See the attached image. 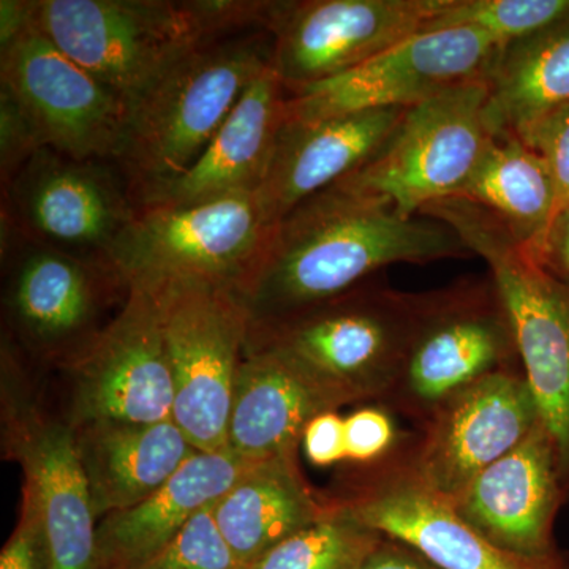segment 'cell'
<instances>
[{
    "label": "cell",
    "mask_w": 569,
    "mask_h": 569,
    "mask_svg": "<svg viewBox=\"0 0 569 569\" xmlns=\"http://www.w3.org/2000/svg\"><path fill=\"white\" fill-rule=\"evenodd\" d=\"M468 254L448 224L329 187L272 224L239 295L252 323H264L332 301L387 266Z\"/></svg>",
    "instance_id": "1"
},
{
    "label": "cell",
    "mask_w": 569,
    "mask_h": 569,
    "mask_svg": "<svg viewBox=\"0 0 569 569\" xmlns=\"http://www.w3.org/2000/svg\"><path fill=\"white\" fill-rule=\"evenodd\" d=\"M272 36L246 32L208 40L173 63L129 108L114 162L142 190L186 173L271 66Z\"/></svg>",
    "instance_id": "2"
},
{
    "label": "cell",
    "mask_w": 569,
    "mask_h": 569,
    "mask_svg": "<svg viewBox=\"0 0 569 569\" xmlns=\"http://www.w3.org/2000/svg\"><path fill=\"white\" fill-rule=\"evenodd\" d=\"M429 296L361 287L302 312L250 323L246 348L283 356L343 402L396 391Z\"/></svg>",
    "instance_id": "3"
},
{
    "label": "cell",
    "mask_w": 569,
    "mask_h": 569,
    "mask_svg": "<svg viewBox=\"0 0 569 569\" xmlns=\"http://www.w3.org/2000/svg\"><path fill=\"white\" fill-rule=\"evenodd\" d=\"M419 216L448 224L490 271L507 310L519 361L539 419L559 456L569 500V287L549 276L529 247L462 198L427 206Z\"/></svg>",
    "instance_id": "4"
},
{
    "label": "cell",
    "mask_w": 569,
    "mask_h": 569,
    "mask_svg": "<svg viewBox=\"0 0 569 569\" xmlns=\"http://www.w3.org/2000/svg\"><path fill=\"white\" fill-rule=\"evenodd\" d=\"M271 230L257 193L187 206H138L110 263L129 288L153 291L179 280H203L239 293Z\"/></svg>",
    "instance_id": "5"
},
{
    "label": "cell",
    "mask_w": 569,
    "mask_h": 569,
    "mask_svg": "<svg viewBox=\"0 0 569 569\" xmlns=\"http://www.w3.org/2000/svg\"><path fill=\"white\" fill-rule=\"evenodd\" d=\"M488 97V81L468 82L408 108L383 149L332 187L385 201L403 217L458 197L492 140Z\"/></svg>",
    "instance_id": "6"
},
{
    "label": "cell",
    "mask_w": 569,
    "mask_h": 569,
    "mask_svg": "<svg viewBox=\"0 0 569 569\" xmlns=\"http://www.w3.org/2000/svg\"><path fill=\"white\" fill-rule=\"evenodd\" d=\"M149 293L173 365L174 422L197 451H223L252 323L244 299L233 288L203 280H179Z\"/></svg>",
    "instance_id": "7"
},
{
    "label": "cell",
    "mask_w": 569,
    "mask_h": 569,
    "mask_svg": "<svg viewBox=\"0 0 569 569\" xmlns=\"http://www.w3.org/2000/svg\"><path fill=\"white\" fill-rule=\"evenodd\" d=\"M31 22L129 108L208 41L187 2L170 0H31Z\"/></svg>",
    "instance_id": "8"
},
{
    "label": "cell",
    "mask_w": 569,
    "mask_h": 569,
    "mask_svg": "<svg viewBox=\"0 0 569 569\" xmlns=\"http://www.w3.org/2000/svg\"><path fill=\"white\" fill-rule=\"evenodd\" d=\"M137 211L132 183L114 160L50 148L2 187V223L36 244L92 260L110 261Z\"/></svg>",
    "instance_id": "9"
},
{
    "label": "cell",
    "mask_w": 569,
    "mask_h": 569,
    "mask_svg": "<svg viewBox=\"0 0 569 569\" xmlns=\"http://www.w3.org/2000/svg\"><path fill=\"white\" fill-rule=\"evenodd\" d=\"M501 48L470 29L422 31L331 80L287 89V121L411 108L488 81Z\"/></svg>",
    "instance_id": "10"
},
{
    "label": "cell",
    "mask_w": 569,
    "mask_h": 569,
    "mask_svg": "<svg viewBox=\"0 0 569 569\" xmlns=\"http://www.w3.org/2000/svg\"><path fill=\"white\" fill-rule=\"evenodd\" d=\"M0 89L21 104L43 148L81 160L118 157L129 104L32 22L0 48Z\"/></svg>",
    "instance_id": "11"
},
{
    "label": "cell",
    "mask_w": 569,
    "mask_h": 569,
    "mask_svg": "<svg viewBox=\"0 0 569 569\" xmlns=\"http://www.w3.org/2000/svg\"><path fill=\"white\" fill-rule=\"evenodd\" d=\"M70 425L173 419L176 385L156 298L129 288L114 318L69 361Z\"/></svg>",
    "instance_id": "12"
},
{
    "label": "cell",
    "mask_w": 569,
    "mask_h": 569,
    "mask_svg": "<svg viewBox=\"0 0 569 569\" xmlns=\"http://www.w3.org/2000/svg\"><path fill=\"white\" fill-rule=\"evenodd\" d=\"M10 261L7 305L14 331L43 356L80 355L102 332L103 310L129 287L110 261L36 244L2 223Z\"/></svg>",
    "instance_id": "13"
},
{
    "label": "cell",
    "mask_w": 569,
    "mask_h": 569,
    "mask_svg": "<svg viewBox=\"0 0 569 569\" xmlns=\"http://www.w3.org/2000/svg\"><path fill=\"white\" fill-rule=\"evenodd\" d=\"M519 361L507 310L492 280L427 298L396 395L432 415L449 397Z\"/></svg>",
    "instance_id": "14"
},
{
    "label": "cell",
    "mask_w": 569,
    "mask_h": 569,
    "mask_svg": "<svg viewBox=\"0 0 569 569\" xmlns=\"http://www.w3.org/2000/svg\"><path fill=\"white\" fill-rule=\"evenodd\" d=\"M447 0H287L271 67L287 89L331 80L422 32Z\"/></svg>",
    "instance_id": "15"
},
{
    "label": "cell",
    "mask_w": 569,
    "mask_h": 569,
    "mask_svg": "<svg viewBox=\"0 0 569 569\" xmlns=\"http://www.w3.org/2000/svg\"><path fill=\"white\" fill-rule=\"evenodd\" d=\"M429 419L406 466L422 486L449 501L541 425L527 378L515 367L449 397Z\"/></svg>",
    "instance_id": "16"
},
{
    "label": "cell",
    "mask_w": 569,
    "mask_h": 569,
    "mask_svg": "<svg viewBox=\"0 0 569 569\" xmlns=\"http://www.w3.org/2000/svg\"><path fill=\"white\" fill-rule=\"evenodd\" d=\"M7 403V402H6ZM3 443L24 471L50 545L51 569H100L99 519L78 458L73 427L9 396L3 410Z\"/></svg>",
    "instance_id": "17"
},
{
    "label": "cell",
    "mask_w": 569,
    "mask_h": 569,
    "mask_svg": "<svg viewBox=\"0 0 569 569\" xmlns=\"http://www.w3.org/2000/svg\"><path fill=\"white\" fill-rule=\"evenodd\" d=\"M342 503L369 529L402 542L438 569H569L559 552L526 557L498 548L407 466L369 479Z\"/></svg>",
    "instance_id": "18"
},
{
    "label": "cell",
    "mask_w": 569,
    "mask_h": 569,
    "mask_svg": "<svg viewBox=\"0 0 569 569\" xmlns=\"http://www.w3.org/2000/svg\"><path fill=\"white\" fill-rule=\"evenodd\" d=\"M565 501L568 497L559 456L539 425L449 503L498 548L519 556L546 557L557 552L553 526Z\"/></svg>",
    "instance_id": "19"
},
{
    "label": "cell",
    "mask_w": 569,
    "mask_h": 569,
    "mask_svg": "<svg viewBox=\"0 0 569 569\" xmlns=\"http://www.w3.org/2000/svg\"><path fill=\"white\" fill-rule=\"evenodd\" d=\"M408 108L284 121L260 189L266 222L276 224L309 198L353 174L387 144Z\"/></svg>",
    "instance_id": "20"
},
{
    "label": "cell",
    "mask_w": 569,
    "mask_h": 569,
    "mask_svg": "<svg viewBox=\"0 0 569 569\" xmlns=\"http://www.w3.org/2000/svg\"><path fill=\"white\" fill-rule=\"evenodd\" d=\"M287 86L271 66L258 74L186 173L137 194L138 206H187L257 193L287 121Z\"/></svg>",
    "instance_id": "21"
},
{
    "label": "cell",
    "mask_w": 569,
    "mask_h": 569,
    "mask_svg": "<svg viewBox=\"0 0 569 569\" xmlns=\"http://www.w3.org/2000/svg\"><path fill=\"white\" fill-rule=\"evenodd\" d=\"M343 406V399L283 356L246 348L236 378L227 449L250 462L298 458L307 425Z\"/></svg>",
    "instance_id": "22"
},
{
    "label": "cell",
    "mask_w": 569,
    "mask_h": 569,
    "mask_svg": "<svg viewBox=\"0 0 569 569\" xmlns=\"http://www.w3.org/2000/svg\"><path fill=\"white\" fill-rule=\"evenodd\" d=\"M250 463L228 449L194 452L152 496L100 520V569H142L151 563L198 511L234 485Z\"/></svg>",
    "instance_id": "23"
},
{
    "label": "cell",
    "mask_w": 569,
    "mask_h": 569,
    "mask_svg": "<svg viewBox=\"0 0 569 569\" xmlns=\"http://www.w3.org/2000/svg\"><path fill=\"white\" fill-rule=\"evenodd\" d=\"M71 427L99 522L152 496L197 452L174 419L153 425L91 421Z\"/></svg>",
    "instance_id": "24"
},
{
    "label": "cell",
    "mask_w": 569,
    "mask_h": 569,
    "mask_svg": "<svg viewBox=\"0 0 569 569\" xmlns=\"http://www.w3.org/2000/svg\"><path fill=\"white\" fill-rule=\"evenodd\" d=\"M331 507L307 485L298 458H274L250 463L213 503V516L236 556L250 569Z\"/></svg>",
    "instance_id": "25"
},
{
    "label": "cell",
    "mask_w": 569,
    "mask_h": 569,
    "mask_svg": "<svg viewBox=\"0 0 569 569\" xmlns=\"http://www.w3.org/2000/svg\"><path fill=\"white\" fill-rule=\"evenodd\" d=\"M488 123L493 137L522 140L569 104V14L498 54L488 78Z\"/></svg>",
    "instance_id": "26"
},
{
    "label": "cell",
    "mask_w": 569,
    "mask_h": 569,
    "mask_svg": "<svg viewBox=\"0 0 569 569\" xmlns=\"http://www.w3.org/2000/svg\"><path fill=\"white\" fill-rule=\"evenodd\" d=\"M458 198L488 213L527 247L541 238L559 208L548 164L527 142L511 134H492Z\"/></svg>",
    "instance_id": "27"
},
{
    "label": "cell",
    "mask_w": 569,
    "mask_h": 569,
    "mask_svg": "<svg viewBox=\"0 0 569 569\" xmlns=\"http://www.w3.org/2000/svg\"><path fill=\"white\" fill-rule=\"evenodd\" d=\"M383 535L336 501L312 526L284 539L250 569H359Z\"/></svg>",
    "instance_id": "28"
},
{
    "label": "cell",
    "mask_w": 569,
    "mask_h": 569,
    "mask_svg": "<svg viewBox=\"0 0 569 569\" xmlns=\"http://www.w3.org/2000/svg\"><path fill=\"white\" fill-rule=\"evenodd\" d=\"M569 14V0H447L425 31L470 29L503 50Z\"/></svg>",
    "instance_id": "29"
},
{
    "label": "cell",
    "mask_w": 569,
    "mask_h": 569,
    "mask_svg": "<svg viewBox=\"0 0 569 569\" xmlns=\"http://www.w3.org/2000/svg\"><path fill=\"white\" fill-rule=\"evenodd\" d=\"M213 503L198 511L163 552L142 569H249L223 537Z\"/></svg>",
    "instance_id": "30"
},
{
    "label": "cell",
    "mask_w": 569,
    "mask_h": 569,
    "mask_svg": "<svg viewBox=\"0 0 569 569\" xmlns=\"http://www.w3.org/2000/svg\"><path fill=\"white\" fill-rule=\"evenodd\" d=\"M39 133L21 104L0 89V178L2 187L39 152Z\"/></svg>",
    "instance_id": "31"
},
{
    "label": "cell",
    "mask_w": 569,
    "mask_h": 569,
    "mask_svg": "<svg viewBox=\"0 0 569 569\" xmlns=\"http://www.w3.org/2000/svg\"><path fill=\"white\" fill-rule=\"evenodd\" d=\"M0 569H51L50 545L36 501L22 489L17 529L0 553Z\"/></svg>",
    "instance_id": "32"
},
{
    "label": "cell",
    "mask_w": 569,
    "mask_h": 569,
    "mask_svg": "<svg viewBox=\"0 0 569 569\" xmlns=\"http://www.w3.org/2000/svg\"><path fill=\"white\" fill-rule=\"evenodd\" d=\"M523 142L548 164L556 183L559 206L569 201V104L531 129Z\"/></svg>",
    "instance_id": "33"
},
{
    "label": "cell",
    "mask_w": 569,
    "mask_h": 569,
    "mask_svg": "<svg viewBox=\"0 0 569 569\" xmlns=\"http://www.w3.org/2000/svg\"><path fill=\"white\" fill-rule=\"evenodd\" d=\"M396 440L395 425L387 411L366 407L346 418L347 459L367 463L387 455Z\"/></svg>",
    "instance_id": "34"
},
{
    "label": "cell",
    "mask_w": 569,
    "mask_h": 569,
    "mask_svg": "<svg viewBox=\"0 0 569 569\" xmlns=\"http://www.w3.org/2000/svg\"><path fill=\"white\" fill-rule=\"evenodd\" d=\"M302 447L313 466L342 462L347 459L346 418H340L337 411L318 415L306 427Z\"/></svg>",
    "instance_id": "35"
},
{
    "label": "cell",
    "mask_w": 569,
    "mask_h": 569,
    "mask_svg": "<svg viewBox=\"0 0 569 569\" xmlns=\"http://www.w3.org/2000/svg\"><path fill=\"white\" fill-rule=\"evenodd\" d=\"M529 250L549 276L569 287V201L557 208L545 233Z\"/></svg>",
    "instance_id": "36"
},
{
    "label": "cell",
    "mask_w": 569,
    "mask_h": 569,
    "mask_svg": "<svg viewBox=\"0 0 569 569\" xmlns=\"http://www.w3.org/2000/svg\"><path fill=\"white\" fill-rule=\"evenodd\" d=\"M359 569H438L413 549L395 539H381Z\"/></svg>",
    "instance_id": "37"
},
{
    "label": "cell",
    "mask_w": 569,
    "mask_h": 569,
    "mask_svg": "<svg viewBox=\"0 0 569 569\" xmlns=\"http://www.w3.org/2000/svg\"><path fill=\"white\" fill-rule=\"evenodd\" d=\"M31 22V0H2L0 2V48L9 44Z\"/></svg>",
    "instance_id": "38"
}]
</instances>
